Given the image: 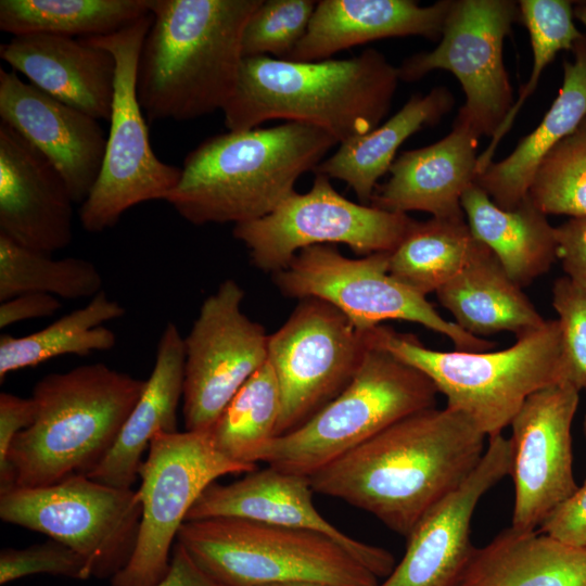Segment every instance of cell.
Masks as SVG:
<instances>
[{"label":"cell","mask_w":586,"mask_h":586,"mask_svg":"<svg viewBox=\"0 0 586 586\" xmlns=\"http://www.w3.org/2000/svg\"><path fill=\"white\" fill-rule=\"evenodd\" d=\"M486 436L463 413L429 408L392 424L309 477L407 538L474 471Z\"/></svg>","instance_id":"1"},{"label":"cell","mask_w":586,"mask_h":586,"mask_svg":"<svg viewBox=\"0 0 586 586\" xmlns=\"http://www.w3.org/2000/svg\"><path fill=\"white\" fill-rule=\"evenodd\" d=\"M263 0H152L138 99L151 122L222 111L244 59V27Z\"/></svg>","instance_id":"2"},{"label":"cell","mask_w":586,"mask_h":586,"mask_svg":"<svg viewBox=\"0 0 586 586\" xmlns=\"http://www.w3.org/2000/svg\"><path fill=\"white\" fill-rule=\"evenodd\" d=\"M339 142L300 122L207 138L184 158L166 202L192 225L244 224L275 211Z\"/></svg>","instance_id":"3"},{"label":"cell","mask_w":586,"mask_h":586,"mask_svg":"<svg viewBox=\"0 0 586 586\" xmlns=\"http://www.w3.org/2000/svg\"><path fill=\"white\" fill-rule=\"evenodd\" d=\"M398 81V68L374 49L316 62L244 58L235 90L222 110L224 122L229 131L272 119L300 122L327 131L341 144L381 124Z\"/></svg>","instance_id":"4"},{"label":"cell","mask_w":586,"mask_h":586,"mask_svg":"<svg viewBox=\"0 0 586 586\" xmlns=\"http://www.w3.org/2000/svg\"><path fill=\"white\" fill-rule=\"evenodd\" d=\"M146 380L103 362L50 373L33 388V423L14 438L0 493L88 475L110 453Z\"/></svg>","instance_id":"5"},{"label":"cell","mask_w":586,"mask_h":586,"mask_svg":"<svg viewBox=\"0 0 586 586\" xmlns=\"http://www.w3.org/2000/svg\"><path fill=\"white\" fill-rule=\"evenodd\" d=\"M367 343L426 374L447 407L463 413L488 438L502 433L533 393L564 382L558 320L517 337L495 352H444L417 336L377 326Z\"/></svg>","instance_id":"6"},{"label":"cell","mask_w":586,"mask_h":586,"mask_svg":"<svg viewBox=\"0 0 586 586\" xmlns=\"http://www.w3.org/2000/svg\"><path fill=\"white\" fill-rule=\"evenodd\" d=\"M437 394L426 374L368 344L347 386L305 423L272 438L255 463L310 477L399 420L435 407Z\"/></svg>","instance_id":"7"},{"label":"cell","mask_w":586,"mask_h":586,"mask_svg":"<svg viewBox=\"0 0 586 586\" xmlns=\"http://www.w3.org/2000/svg\"><path fill=\"white\" fill-rule=\"evenodd\" d=\"M176 542L228 586H379V577L348 550L306 530L217 517L187 520Z\"/></svg>","instance_id":"8"},{"label":"cell","mask_w":586,"mask_h":586,"mask_svg":"<svg viewBox=\"0 0 586 586\" xmlns=\"http://www.w3.org/2000/svg\"><path fill=\"white\" fill-rule=\"evenodd\" d=\"M151 13L107 36L86 38L106 49L116 62L110 131L102 168L79 208L82 228L91 233L115 226L129 208L166 200L179 182L181 168L162 162L150 144L138 99V65Z\"/></svg>","instance_id":"9"},{"label":"cell","mask_w":586,"mask_h":586,"mask_svg":"<svg viewBox=\"0 0 586 586\" xmlns=\"http://www.w3.org/2000/svg\"><path fill=\"white\" fill-rule=\"evenodd\" d=\"M254 469L219 453L211 432L157 433L139 470L141 520L136 547L111 586L161 582L169 570L178 532L203 492L220 476Z\"/></svg>","instance_id":"10"},{"label":"cell","mask_w":586,"mask_h":586,"mask_svg":"<svg viewBox=\"0 0 586 586\" xmlns=\"http://www.w3.org/2000/svg\"><path fill=\"white\" fill-rule=\"evenodd\" d=\"M388 253L349 258L332 245L309 246L273 273V282L284 296L329 303L359 331L403 320L447 336L457 351L486 352L496 346L444 319L426 296L395 279L388 270Z\"/></svg>","instance_id":"11"},{"label":"cell","mask_w":586,"mask_h":586,"mask_svg":"<svg viewBox=\"0 0 586 586\" xmlns=\"http://www.w3.org/2000/svg\"><path fill=\"white\" fill-rule=\"evenodd\" d=\"M0 518L66 545L87 562L92 576L112 578L135 550L141 502L132 488L74 475L0 493Z\"/></svg>","instance_id":"12"},{"label":"cell","mask_w":586,"mask_h":586,"mask_svg":"<svg viewBox=\"0 0 586 586\" xmlns=\"http://www.w3.org/2000/svg\"><path fill=\"white\" fill-rule=\"evenodd\" d=\"M415 219L339 193L331 179L315 174L309 191H296L270 214L233 227V237L247 249L252 264L272 275L284 269L302 250L345 244L366 256L392 252Z\"/></svg>","instance_id":"13"},{"label":"cell","mask_w":586,"mask_h":586,"mask_svg":"<svg viewBox=\"0 0 586 586\" xmlns=\"http://www.w3.org/2000/svg\"><path fill=\"white\" fill-rule=\"evenodd\" d=\"M517 22L518 1L454 0L437 47L406 58L397 67L399 80L412 82L434 69L449 71L466 95L455 119L479 138L493 137L514 103L502 49Z\"/></svg>","instance_id":"14"},{"label":"cell","mask_w":586,"mask_h":586,"mask_svg":"<svg viewBox=\"0 0 586 586\" xmlns=\"http://www.w3.org/2000/svg\"><path fill=\"white\" fill-rule=\"evenodd\" d=\"M368 348L365 331L319 298H303L268 339V361L278 380L277 436L310 419L356 374Z\"/></svg>","instance_id":"15"},{"label":"cell","mask_w":586,"mask_h":586,"mask_svg":"<svg viewBox=\"0 0 586 586\" xmlns=\"http://www.w3.org/2000/svg\"><path fill=\"white\" fill-rule=\"evenodd\" d=\"M244 291L222 281L202 303L184 344L186 431L211 432L241 386L268 360L265 328L242 310Z\"/></svg>","instance_id":"16"},{"label":"cell","mask_w":586,"mask_h":586,"mask_svg":"<svg viewBox=\"0 0 586 586\" xmlns=\"http://www.w3.org/2000/svg\"><path fill=\"white\" fill-rule=\"evenodd\" d=\"M578 394L568 382L546 386L526 398L510 423L513 530L536 531L578 488L571 436Z\"/></svg>","instance_id":"17"},{"label":"cell","mask_w":586,"mask_h":586,"mask_svg":"<svg viewBox=\"0 0 586 586\" xmlns=\"http://www.w3.org/2000/svg\"><path fill=\"white\" fill-rule=\"evenodd\" d=\"M486 449L469 477L431 509L407 539L400 562L379 586H455L474 549L470 530L480 499L510 475V440L487 438Z\"/></svg>","instance_id":"18"},{"label":"cell","mask_w":586,"mask_h":586,"mask_svg":"<svg viewBox=\"0 0 586 586\" xmlns=\"http://www.w3.org/2000/svg\"><path fill=\"white\" fill-rule=\"evenodd\" d=\"M0 118L52 163L73 201L82 204L98 180L105 153L106 137L98 120L3 68Z\"/></svg>","instance_id":"19"},{"label":"cell","mask_w":586,"mask_h":586,"mask_svg":"<svg viewBox=\"0 0 586 586\" xmlns=\"http://www.w3.org/2000/svg\"><path fill=\"white\" fill-rule=\"evenodd\" d=\"M313 492L307 476L270 466L256 468L238 481L211 484L187 520L232 517L322 534L348 550L379 578L387 577L395 568L393 555L331 524L314 506Z\"/></svg>","instance_id":"20"},{"label":"cell","mask_w":586,"mask_h":586,"mask_svg":"<svg viewBox=\"0 0 586 586\" xmlns=\"http://www.w3.org/2000/svg\"><path fill=\"white\" fill-rule=\"evenodd\" d=\"M73 201L52 163L0 123V234L51 254L73 239Z\"/></svg>","instance_id":"21"},{"label":"cell","mask_w":586,"mask_h":586,"mask_svg":"<svg viewBox=\"0 0 586 586\" xmlns=\"http://www.w3.org/2000/svg\"><path fill=\"white\" fill-rule=\"evenodd\" d=\"M0 56L31 85L97 120H109L116 62L86 38L49 34L13 36Z\"/></svg>","instance_id":"22"},{"label":"cell","mask_w":586,"mask_h":586,"mask_svg":"<svg viewBox=\"0 0 586 586\" xmlns=\"http://www.w3.org/2000/svg\"><path fill=\"white\" fill-rule=\"evenodd\" d=\"M479 139L455 119L443 139L404 151L394 160L390 178L377 186L370 205L394 213L421 211L432 217H466L461 198L477 176Z\"/></svg>","instance_id":"23"},{"label":"cell","mask_w":586,"mask_h":586,"mask_svg":"<svg viewBox=\"0 0 586 586\" xmlns=\"http://www.w3.org/2000/svg\"><path fill=\"white\" fill-rule=\"evenodd\" d=\"M453 1L426 7L413 0L318 1L304 37L285 60L323 61L354 46L392 37L441 39Z\"/></svg>","instance_id":"24"},{"label":"cell","mask_w":586,"mask_h":586,"mask_svg":"<svg viewBox=\"0 0 586 586\" xmlns=\"http://www.w3.org/2000/svg\"><path fill=\"white\" fill-rule=\"evenodd\" d=\"M183 379V336L174 322H168L161 334L154 367L141 396L110 453L87 476L106 485L131 488L152 438L160 432H177Z\"/></svg>","instance_id":"25"},{"label":"cell","mask_w":586,"mask_h":586,"mask_svg":"<svg viewBox=\"0 0 586 586\" xmlns=\"http://www.w3.org/2000/svg\"><path fill=\"white\" fill-rule=\"evenodd\" d=\"M571 51L573 61L563 62L562 86L539 125L507 157L493 161L475 178V183L502 209H512L527 198L542 160L586 116V35Z\"/></svg>","instance_id":"26"},{"label":"cell","mask_w":586,"mask_h":586,"mask_svg":"<svg viewBox=\"0 0 586 586\" xmlns=\"http://www.w3.org/2000/svg\"><path fill=\"white\" fill-rule=\"evenodd\" d=\"M455 586H586V549L509 527L474 547Z\"/></svg>","instance_id":"27"},{"label":"cell","mask_w":586,"mask_h":586,"mask_svg":"<svg viewBox=\"0 0 586 586\" xmlns=\"http://www.w3.org/2000/svg\"><path fill=\"white\" fill-rule=\"evenodd\" d=\"M473 235L521 288L546 273L557 259L556 227L530 198L512 209L497 206L475 182L461 198Z\"/></svg>","instance_id":"28"},{"label":"cell","mask_w":586,"mask_h":586,"mask_svg":"<svg viewBox=\"0 0 586 586\" xmlns=\"http://www.w3.org/2000/svg\"><path fill=\"white\" fill-rule=\"evenodd\" d=\"M435 294L458 327L482 339L498 332L518 337L547 320L488 249Z\"/></svg>","instance_id":"29"},{"label":"cell","mask_w":586,"mask_h":586,"mask_svg":"<svg viewBox=\"0 0 586 586\" xmlns=\"http://www.w3.org/2000/svg\"><path fill=\"white\" fill-rule=\"evenodd\" d=\"M455 98L443 86L429 93L413 94L385 123L370 132L339 144L336 151L314 170L345 182L359 203L370 205L379 179L384 176L404 141L426 126H435L451 111Z\"/></svg>","instance_id":"30"},{"label":"cell","mask_w":586,"mask_h":586,"mask_svg":"<svg viewBox=\"0 0 586 586\" xmlns=\"http://www.w3.org/2000/svg\"><path fill=\"white\" fill-rule=\"evenodd\" d=\"M486 249L473 235L466 217L413 220L388 253V270L399 282L426 296L453 280Z\"/></svg>","instance_id":"31"},{"label":"cell","mask_w":586,"mask_h":586,"mask_svg":"<svg viewBox=\"0 0 586 586\" xmlns=\"http://www.w3.org/2000/svg\"><path fill=\"white\" fill-rule=\"evenodd\" d=\"M126 309L102 290L82 307L46 328L23 336L1 334L0 381L14 371L64 356H86L113 348L116 334L104 323L122 318Z\"/></svg>","instance_id":"32"},{"label":"cell","mask_w":586,"mask_h":586,"mask_svg":"<svg viewBox=\"0 0 586 586\" xmlns=\"http://www.w3.org/2000/svg\"><path fill=\"white\" fill-rule=\"evenodd\" d=\"M152 0H1L0 29L13 36H107L150 14Z\"/></svg>","instance_id":"33"},{"label":"cell","mask_w":586,"mask_h":586,"mask_svg":"<svg viewBox=\"0 0 586 586\" xmlns=\"http://www.w3.org/2000/svg\"><path fill=\"white\" fill-rule=\"evenodd\" d=\"M281 395L267 360L237 392L211 430L215 447L227 458L256 466L258 453L277 436Z\"/></svg>","instance_id":"34"},{"label":"cell","mask_w":586,"mask_h":586,"mask_svg":"<svg viewBox=\"0 0 586 586\" xmlns=\"http://www.w3.org/2000/svg\"><path fill=\"white\" fill-rule=\"evenodd\" d=\"M103 279L93 263L79 257L52 258L0 234V302L43 293L65 300L92 298Z\"/></svg>","instance_id":"35"},{"label":"cell","mask_w":586,"mask_h":586,"mask_svg":"<svg viewBox=\"0 0 586 586\" xmlns=\"http://www.w3.org/2000/svg\"><path fill=\"white\" fill-rule=\"evenodd\" d=\"M521 23L528 30L533 67L530 79L520 88L500 128L492 137L488 146L479 155L477 175L493 162L494 153L510 130L524 102L535 91L539 77L548 64L562 50H572L584 34L574 24L573 5L570 0H520Z\"/></svg>","instance_id":"36"},{"label":"cell","mask_w":586,"mask_h":586,"mask_svg":"<svg viewBox=\"0 0 586 586\" xmlns=\"http://www.w3.org/2000/svg\"><path fill=\"white\" fill-rule=\"evenodd\" d=\"M527 196L547 216L586 217V116L542 160Z\"/></svg>","instance_id":"37"},{"label":"cell","mask_w":586,"mask_h":586,"mask_svg":"<svg viewBox=\"0 0 586 586\" xmlns=\"http://www.w3.org/2000/svg\"><path fill=\"white\" fill-rule=\"evenodd\" d=\"M316 4L313 0H263L244 27L243 56L285 60L304 37Z\"/></svg>","instance_id":"38"},{"label":"cell","mask_w":586,"mask_h":586,"mask_svg":"<svg viewBox=\"0 0 586 586\" xmlns=\"http://www.w3.org/2000/svg\"><path fill=\"white\" fill-rule=\"evenodd\" d=\"M552 306L559 319L564 382L586 390V285L568 276L553 282Z\"/></svg>","instance_id":"39"},{"label":"cell","mask_w":586,"mask_h":586,"mask_svg":"<svg viewBox=\"0 0 586 586\" xmlns=\"http://www.w3.org/2000/svg\"><path fill=\"white\" fill-rule=\"evenodd\" d=\"M36 574L75 579L92 577L87 562L66 545L49 539L22 549L4 548L0 552V584Z\"/></svg>","instance_id":"40"},{"label":"cell","mask_w":586,"mask_h":586,"mask_svg":"<svg viewBox=\"0 0 586 586\" xmlns=\"http://www.w3.org/2000/svg\"><path fill=\"white\" fill-rule=\"evenodd\" d=\"M538 533L586 549V482L545 518Z\"/></svg>","instance_id":"41"},{"label":"cell","mask_w":586,"mask_h":586,"mask_svg":"<svg viewBox=\"0 0 586 586\" xmlns=\"http://www.w3.org/2000/svg\"><path fill=\"white\" fill-rule=\"evenodd\" d=\"M34 417L35 407L30 397H20L5 392L0 394V485L8 476L13 441L33 423Z\"/></svg>","instance_id":"42"},{"label":"cell","mask_w":586,"mask_h":586,"mask_svg":"<svg viewBox=\"0 0 586 586\" xmlns=\"http://www.w3.org/2000/svg\"><path fill=\"white\" fill-rule=\"evenodd\" d=\"M557 259L573 281L586 285V217H572L556 227Z\"/></svg>","instance_id":"43"},{"label":"cell","mask_w":586,"mask_h":586,"mask_svg":"<svg viewBox=\"0 0 586 586\" xmlns=\"http://www.w3.org/2000/svg\"><path fill=\"white\" fill-rule=\"evenodd\" d=\"M62 307L59 297L43 293H28L12 297L0 304V328L52 316Z\"/></svg>","instance_id":"44"},{"label":"cell","mask_w":586,"mask_h":586,"mask_svg":"<svg viewBox=\"0 0 586 586\" xmlns=\"http://www.w3.org/2000/svg\"><path fill=\"white\" fill-rule=\"evenodd\" d=\"M154 586H228L206 572L177 542L165 577Z\"/></svg>","instance_id":"45"},{"label":"cell","mask_w":586,"mask_h":586,"mask_svg":"<svg viewBox=\"0 0 586 586\" xmlns=\"http://www.w3.org/2000/svg\"><path fill=\"white\" fill-rule=\"evenodd\" d=\"M573 15L586 27V1L574 2Z\"/></svg>","instance_id":"46"},{"label":"cell","mask_w":586,"mask_h":586,"mask_svg":"<svg viewBox=\"0 0 586 586\" xmlns=\"http://www.w3.org/2000/svg\"><path fill=\"white\" fill-rule=\"evenodd\" d=\"M271 586H327V585L314 584V583H291V584H280V585H271Z\"/></svg>","instance_id":"47"},{"label":"cell","mask_w":586,"mask_h":586,"mask_svg":"<svg viewBox=\"0 0 586 586\" xmlns=\"http://www.w3.org/2000/svg\"><path fill=\"white\" fill-rule=\"evenodd\" d=\"M584 434H585V438H586V417H585V420H584ZM586 482V480H585Z\"/></svg>","instance_id":"48"}]
</instances>
